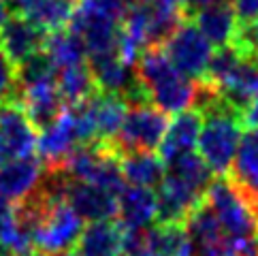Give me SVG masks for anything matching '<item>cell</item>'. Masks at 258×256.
Masks as SVG:
<instances>
[{
    "mask_svg": "<svg viewBox=\"0 0 258 256\" xmlns=\"http://www.w3.org/2000/svg\"><path fill=\"white\" fill-rule=\"evenodd\" d=\"M169 173L175 175L177 179H181L183 184H188L190 188L199 190L201 195H205L207 188L211 186V181H214V173H211V169L195 152H188V154H183V156H177L175 160H171L169 162Z\"/></svg>",
    "mask_w": 258,
    "mask_h": 256,
    "instance_id": "24",
    "label": "cell"
},
{
    "mask_svg": "<svg viewBox=\"0 0 258 256\" xmlns=\"http://www.w3.org/2000/svg\"><path fill=\"white\" fill-rule=\"evenodd\" d=\"M228 181L258 218V128H252L241 137L233 167L228 171Z\"/></svg>",
    "mask_w": 258,
    "mask_h": 256,
    "instance_id": "8",
    "label": "cell"
},
{
    "mask_svg": "<svg viewBox=\"0 0 258 256\" xmlns=\"http://www.w3.org/2000/svg\"><path fill=\"white\" fill-rule=\"evenodd\" d=\"M0 137L9 160L34 156L39 133L30 124L20 100H7L0 105Z\"/></svg>",
    "mask_w": 258,
    "mask_h": 256,
    "instance_id": "6",
    "label": "cell"
},
{
    "mask_svg": "<svg viewBox=\"0 0 258 256\" xmlns=\"http://www.w3.org/2000/svg\"><path fill=\"white\" fill-rule=\"evenodd\" d=\"M5 160H9V158H7V150H5V141H3V137H0V164H3Z\"/></svg>",
    "mask_w": 258,
    "mask_h": 256,
    "instance_id": "33",
    "label": "cell"
},
{
    "mask_svg": "<svg viewBox=\"0 0 258 256\" xmlns=\"http://www.w3.org/2000/svg\"><path fill=\"white\" fill-rule=\"evenodd\" d=\"M45 36L47 32L41 30L39 26H34L20 13H11L3 32H0V49L5 51L9 62L17 67L43 49Z\"/></svg>",
    "mask_w": 258,
    "mask_h": 256,
    "instance_id": "11",
    "label": "cell"
},
{
    "mask_svg": "<svg viewBox=\"0 0 258 256\" xmlns=\"http://www.w3.org/2000/svg\"><path fill=\"white\" fill-rule=\"evenodd\" d=\"M141 256H195V245L179 222H156L145 231V250Z\"/></svg>",
    "mask_w": 258,
    "mask_h": 256,
    "instance_id": "16",
    "label": "cell"
},
{
    "mask_svg": "<svg viewBox=\"0 0 258 256\" xmlns=\"http://www.w3.org/2000/svg\"><path fill=\"white\" fill-rule=\"evenodd\" d=\"M56 88H58L62 103L67 107L86 103L88 98H92L98 92V86L88 67V62L75 64V67H69V69H60L56 77Z\"/></svg>",
    "mask_w": 258,
    "mask_h": 256,
    "instance_id": "21",
    "label": "cell"
},
{
    "mask_svg": "<svg viewBox=\"0 0 258 256\" xmlns=\"http://www.w3.org/2000/svg\"><path fill=\"white\" fill-rule=\"evenodd\" d=\"M124 181L139 188H158L167 175V164L156 152H128L119 156Z\"/></svg>",
    "mask_w": 258,
    "mask_h": 256,
    "instance_id": "20",
    "label": "cell"
},
{
    "mask_svg": "<svg viewBox=\"0 0 258 256\" xmlns=\"http://www.w3.org/2000/svg\"><path fill=\"white\" fill-rule=\"evenodd\" d=\"M45 175V167L39 156L11 158L0 164V199L9 203H22L39 188Z\"/></svg>",
    "mask_w": 258,
    "mask_h": 256,
    "instance_id": "7",
    "label": "cell"
},
{
    "mask_svg": "<svg viewBox=\"0 0 258 256\" xmlns=\"http://www.w3.org/2000/svg\"><path fill=\"white\" fill-rule=\"evenodd\" d=\"M252 241L256 245V252H258V224H256V231H254V237H252Z\"/></svg>",
    "mask_w": 258,
    "mask_h": 256,
    "instance_id": "34",
    "label": "cell"
},
{
    "mask_svg": "<svg viewBox=\"0 0 258 256\" xmlns=\"http://www.w3.org/2000/svg\"><path fill=\"white\" fill-rule=\"evenodd\" d=\"M88 107H90L92 120H94L98 143H113L119 128L124 124L128 103L122 96L107 94L98 90L94 96L88 98Z\"/></svg>",
    "mask_w": 258,
    "mask_h": 256,
    "instance_id": "18",
    "label": "cell"
},
{
    "mask_svg": "<svg viewBox=\"0 0 258 256\" xmlns=\"http://www.w3.org/2000/svg\"><path fill=\"white\" fill-rule=\"evenodd\" d=\"M220 3H226V0H186L188 17L195 11H199V9H205V7H211V5H220Z\"/></svg>",
    "mask_w": 258,
    "mask_h": 256,
    "instance_id": "30",
    "label": "cell"
},
{
    "mask_svg": "<svg viewBox=\"0 0 258 256\" xmlns=\"http://www.w3.org/2000/svg\"><path fill=\"white\" fill-rule=\"evenodd\" d=\"M79 137L75 131V124L71 120L69 109L62 113L60 120L39 133L36 139V156L43 162L45 171H60L73 152L79 148Z\"/></svg>",
    "mask_w": 258,
    "mask_h": 256,
    "instance_id": "9",
    "label": "cell"
},
{
    "mask_svg": "<svg viewBox=\"0 0 258 256\" xmlns=\"http://www.w3.org/2000/svg\"><path fill=\"white\" fill-rule=\"evenodd\" d=\"M5 3H7L9 7H17V5H20V0H5Z\"/></svg>",
    "mask_w": 258,
    "mask_h": 256,
    "instance_id": "35",
    "label": "cell"
},
{
    "mask_svg": "<svg viewBox=\"0 0 258 256\" xmlns=\"http://www.w3.org/2000/svg\"><path fill=\"white\" fill-rule=\"evenodd\" d=\"M233 11L237 15V22L241 28L250 26L258 17V0H233Z\"/></svg>",
    "mask_w": 258,
    "mask_h": 256,
    "instance_id": "27",
    "label": "cell"
},
{
    "mask_svg": "<svg viewBox=\"0 0 258 256\" xmlns=\"http://www.w3.org/2000/svg\"><path fill=\"white\" fill-rule=\"evenodd\" d=\"M145 5H158V7H183L186 9V0H139Z\"/></svg>",
    "mask_w": 258,
    "mask_h": 256,
    "instance_id": "31",
    "label": "cell"
},
{
    "mask_svg": "<svg viewBox=\"0 0 258 256\" xmlns=\"http://www.w3.org/2000/svg\"><path fill=\"white\" fill-rule=\"evenodd\" d=\"M41 51H45V56L56 64L58 71L75 67V64H84L86 58H88L81 39L75 32H71L69 28H62V30H56V32H47Z\"/></svg>",
    "mask_w": 258,
    "mask_h": 256,
    "instance_id": "22",
    "label": "cell"
},
{
    "mask_svg": "<svg viewBox=\"0 0 258 256\" xmlns=\"http://www.w3.org/2000/svg\"><path fill=\"white\" fill-rule=\"evenodd\" d=\"M9 17H11V7H9L5 0H0V32H3V28H5V24H7Z\"/></svg>",
    "mask_w": 258,
    "mask_h": 256,
    "instance_id": "32",
    "label": "cell"
},
{
    "mask_svg": "<svg viewBox=\"0 0 258 256\" xmlns=\"http://www.w3.org/2000/svg\"><path fill=\"white\" fill-rule=\"evenodd\" d=\"M186 231L192 239V245L199 248H214V245H222L230 243L226 239V235L222 233L218 218L214 214V209L207 205V201L203 199V203L188 216L186 220Z\"/></svg>",
    "mask_w": 258,
    "mask_h": 256,
    "instance_id": "23",
    "label": "cell"
},
{
    "mask_svg": "<svg viewBox=\"0 0 258 256\" xmlns=\"http://www.w3.org/2000/svg\"><path fill=\"white\" fill-rule=\"evenodd\" d=\"M13 218H15V205L5 199H0V239H3V235L7 233L9 224L13 222Z\"/></svg>",
    "mask_w": 258,
    "mask_h": 256,
    "instance_id": "29",
    "label": "cell"
},
{
    "mask_svg": "<svg viewBox=\"0 0 258 256\" xmlns=\"http://www.w3.org/2000/svg\"><path fill=\"white\" fill-rule=\"evenodd\" d=\"M190 20L199 28V32L209 41V45H216V47L233 45L239 36V30H241L230 3H220L199 9V11L190 15Z\"/></svg>",
    "mask_w": 258,
    "mask_h": 256,
    "instance_id": "12",
    "label": "cell"
},
{
    "mask_svg": "<svg viewBox=\"0 0 258 256\" xmlns=\"http://www.w3.org/2000/svg\"><path fill=\"white\" fill-rule=\"evenodd\" d=\"M241 122H243V128H247V131L258 128V96H254L250 103L241 109Z\"/></svg>",
    "mask_w": 258,
    "mask_h": 256,
    "instance_id": "28",
    "label": "cell"
},
{
    "mask_svg": "<svg viewBox=\"0 0 258 256\" xmlns=\"http://www.w3.org/2000/svg\"><path fill=\"white\" fill-rule=\"evenodd\" d=\"M203 199L205 195H201L199 190L190 188L181 179L167 173L156 190V201H158V220L156 222L186 224L188 216L203 203Z\"/></svg>",
    "mask_w": 258,
    "mask_h": 256,
    "instance_id": "10",
    "label": "cell"
},
{
    "mask_svg": "<svg viewBox=\"0 0 258 256\" xmlns=\"http://www.w3.org/2000/svg\"><path fill=\"white\" fill-rule=\"evenodd\" d=\"M160 49L173 64V69L192 81H201L205 77L211 53H214L209 41L199 32L190 17L171 34V39Z\"/></svg>",
    "mask_w": 258,
    "mask_h": 256,
    "instance_id": "4",
    "label": "cell"
},
{
    "mask_svg": "<svg viewBox=\"0 0 258 256\" xmlns=\"http://www.w3.org/2000/svg\"><path fill=\"white\" fill-rule=\"evenodd\" d=\"M167 126V113L154 105H131L117 137L109 145H113L119 156L128 152H154L160 148Z\"/></svg>",
    "mask_w": 258,
    "mask_h": 256,
    "instance_id": "3",
    "label": "cell"
},
{
    "mask_svg": "<svg viewBox=\"0 0 258 256\" xmlns=\"http://www.w3.org/2000/svg\"><path fill=\"white\" fill-rule=\"evenodd\" d=\"M135 73L150 105L162 113L177 115L197 103L199 81L179 75L160 47L145 49L135 64Z\"/></svg>",
    "mask_w": 258,
    "mask_h": 256,
    "instance_id": "1",
    "label": "cell"
},
{
    "mask_svg": "<svg viewBox=\"0 0 258 256\" xmlns=\"http://www.w3.org/2000/svg\"><path fill=\"white\" fill-rule=\"evenodd\" d=\"M20 103L24 107L26 115H28L30 124L36 128V133L53 126L62 117V113L67 111V105L62 103V98L58 94L56 81L22 90Z\"/></svg>",
    "mask_w": 258,
    "mask_h": 256,
    "instance_id": "14",
    "label": "cell"
},
{
    "mask_svg": "<svg viewBox=\"0 0 258 256\" xmlns=\"http://www.w3.org/2000/svg\"><path fill=\"white\" fill-rule=\"evenodd\" d=\"M7 100H20V88H17L15 67L0 49V105Z\"/></svg>",
    "mask_w": 258,
    "mask_h": 256,
    "instance_id": "26",
    "label": "cell"
},
{
    "mask_svg": "<svg viewBox=\"0 0 258 256\" xmlns=\"http://www.w3.org/2000/svg\"><path fill=\"white\" fill-rule=\"evenodd\" d=\"M67 256H73V254H67Z\"/></svg>",
    "mask_w": 258,
    "mask_h": 256,
    "instance_id": "36",
    "label": "cell"
},
{
    "mask_svg": "<svg viewBox=\"0 0 258 256\" xmlns=\"http://www.w3.org/2000/svg\"><path fill=\"white\" fill-rule=\"evenodd\" d=\"M124 226L115 220L88 224L73 250V256H119L122 254Z\"/></svg>",
    "mask_w": 258,
    "mask_h": 256,
    "instance_id": "17",
    "label": "cell"
},
{
    "mask_svg": "<svg viewBox=\"0 0 258 256\" xmlns=\"http://www.w3.org/2000/svg\"><path fill=\"white\" fill-rule=\"evenodd\" d=\"M201 124H203V117L197 109H188V111L173 115V120L167 126V133H164V139L158 148L164 164H169L177 156L192 152V148L199 141Z\"/></svg>",
    "mask_w": 258,
    "mask_h": 256,
    "instance_id": "15",
    "label": "cell"
},
{
    "mask_svg": "<svg viewBox=\"0 0 258 256\" xmlns=\"http://www.w3.org/2000/svg\"><path fill=\"white\" fill-rule=\"evenodd\" d=\"M158 220V201L150 188L126 186L117 195V222L124 228L145 231Z\"/></svg>",
    "mask_w": 258,
    "mask_h": 256,
    "instance_id": "13",
    "label": "cell"
},
{
    "mask_svg": "<svg viewBox=\"0 0 258 256\" xmlns=\"http://www.w3.org/2000/svg\"><path fill=\"white\" fill-rule=\"evenodd\" d=\"M205 201L214 209L218 222L222 226V233L230 243L254 237L258 218L254 209L245 203V199L237 192V188L228 181V177H214L205 192Z\"/></svg>",
    "mask_w": 258,
    "mask_h": 256,
    "instance_id": "2",
    "label": "cell"
},
{
    "mask_svg": "<svg viewBox=\"0 0 258 256\" xmlns=\"http://www.w3.org/2000/svg\"><path fill=\"white\" fill-rule=\"evenodd\" d=\"M77 0H20L17 13L45 32L67 28Z\"/></svg>",
    "mask_w": 258,
    "mask_h": 256,
    "instance_id": "19",
    "label": "cell"
},
{
    "mask_svg": "<svg viewBox=\"0 0 258 256\" xmlns=\"http://www.w3.org/2000/svg\"><path fill=\"white\" fill-rule=\"evenodd\" d=\"M15 77H17V88H20V92H22V90L56 81L58 69H56V64L45 56V51H39V53H34V56H30L28 60H24L22 64H17Z\"/></svg>",
    "mask_w": 258,
    "mask_h": 256,
    "instance_id": "25",
    "label": "cell"
},
{
    "mask_svg": "<svg viewBox=\"0 0 258 256\" xmlns=\"http://www.w3.org/2000/svg\"><path fill=\"white\" fill-rule=\"evenodd\" d=\"M62 199L77 214L81 222L86 220L92 224V222L113 220L117 216V197L103 188L84 184V181H75L69 177L67 184H64Z\"/></svg>",
    "mask_w": 258,
    "mask_h": 256,
    "instance_id": "5",
    "label": "cell"
}]
</instances>
